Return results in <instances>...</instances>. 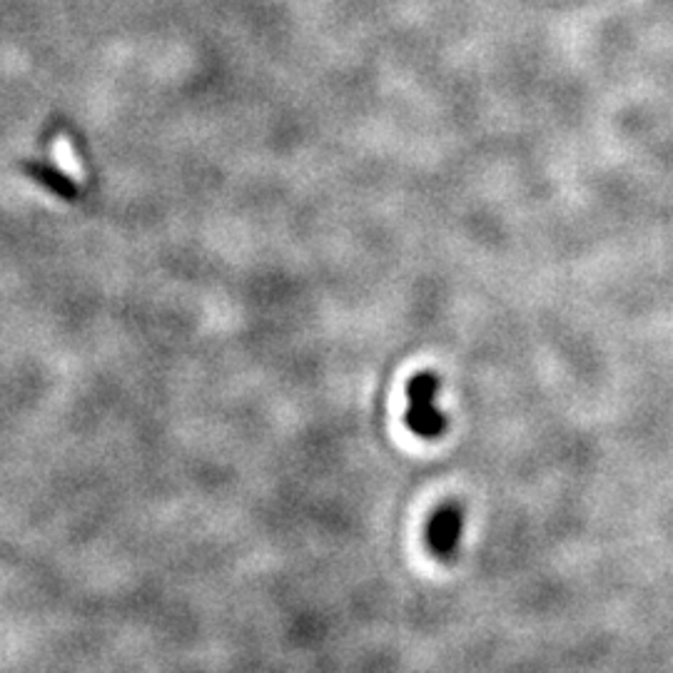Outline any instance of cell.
<instances>
[{
  "mask_svg": "<svg viewBox=\"0 0 673 673\" xmlns=\"http://www.w3.org/2000/svg\"><path fill=\"white\" fill-rule=\"evenodd\" d=\"M439 379L432 371H422L406 387V427L422 439H437L447 432V417L437 406Z\"/></svg>",
  "mask_w": 673,
  "mask_h": 673,
  "instance_id": "6da1fadb",
  "label": "cell"
},
{
  "mask_svg": "<svg viewBox=\"0 0 673 673\" xmlns=\"http://www.w3.org/2000/svg\"><path fill=\"white\" fill-rule=\"evenodd\" d=\"M462 529H464L462 504L447 501L432 513L427 519V529H424V542H427V548L434 559L439 562L454 559L459 542H462Z\"/></svg>",
  "mask_w": 673,
  "mask_h": 673,
  "instance_id": "7a4b0ae2",
  "label": "cell"
},
{
  "mask_svg": "<svg viewBox=\"0 0 673 673\" xmlns=\"http://www.w3.org/2000/svg\"><path fill=\"white\" fill-rule=\"evenodd\" d=\"M56 157L60 161V165L66 167V170L70 173H78V165H75V157H73V147L68 145V140L66 138H60L58 140V147H56Z\"/></svg>",
  "mask_w": 673,
  "mask_h": 673,
  "instance_id": "3957f363",
  "label": "cell"
}]
</instances>
